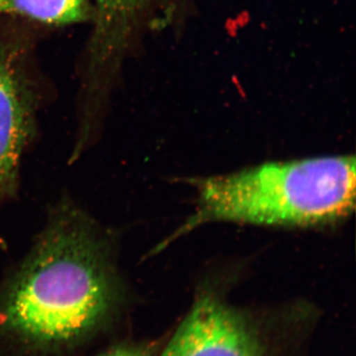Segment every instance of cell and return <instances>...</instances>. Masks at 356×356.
<instances>
[{
	"instance_id": "1",
	"label": "cell",
	"mask_w": 356,
	"mask_h": 356,
	"mask_svg": "<svg viewBox=\"0 0 356 356\" xmlns=\"http://www.w3.org/2000/svg\"><path fill=\"white\" fill-rule=\"evenodd\" d=\"M116 287L102 252L81 229L65 227L44 238L0 307L7 329L30 343L76 341L109 315Z\"/></svg>"
},
{
	"instance_id": "2",
	"label": "cell",
	"mask_w": 356,
	"mask_h": 356,
	"mask_svg": "<svg viewBox=\"0 0 356 356\" xmlns=\"http://www.w3.org/2000/svg\"><path fill=\"white\" fill-rule=\"evenodd\" d=\"M195 185L197 207L179 234L209 222L324 226L341 221L355 208V159L267 163L199 179Z\"/></svg>"
},
{
	"instance_id": "3",
	"label": "cell",
	"mask_w": 356,
	"mask_h": 356,
	"mask_svg": "<svg viewBox=\"0 0 356 356\" xmlns=\"http://www.w3.org/2000/svg\"><path fill=\"white\" fill-rule=\"evenodd\" d=\"M161 356H267L257 327L242 311L203 293Z\"/></svg>"
},
{
	"instance_id": "4",
	"label": "cell",
	"mask_w": 356,
	"mask_h": 356,
	"mask_svg": "<svg viewBox=\"0 0 356 356\" xmlns=\"http://www.w3.org/2000/svg\"><path fill=\"white\" fill-rule=\"evenodd\" d=\"M33 93L15 55L0 44V201L13 191L33 127Z\"/></svg>"
},
{
	"instance_id": "5",
	"label": "cell",
	"mask_w": 356,
	"mask_h": 356,
	"mask_svg": "<svg viewBox=\"0 0 356 356\" xmlns=\"http://www.w3.org/2000/svg\"><path fill=\"white\" fill-rule=\"evenodd\" d=\"M152 0H95L93 63L104 64L120 53L139 14Z\"/></svg>"
},
{
	"instance_id": "6",
	"label": "cell",
	"mask_w": 356,
	"mask_h": 356,
	"mask_svg": "<svg viewBox=\"0 0 356 356\" xmlns=\"http://www.w3.org/2000/svg\"><path fill=\"white\" fill-rule=\"evenodd\" d=\"M4 14L65 26L90 19L93 8L90 0H0V15Z\"/></svg>"
},
{
	"instance_id": "7",
	"label": "cell",
	"mask_w": 356,
	"mask_h": 356,
	"mask_svg": "<svg viewBox=\"0 0 356 356\" xmlns=\"http://www.w3.org/2000/svg\"><path fill=\"white\" fill-rule=\"evenodd\" d=\"M151 348L137 344H124L112 348L100 356H152Z\"/></svg>"
}]
</instances>
